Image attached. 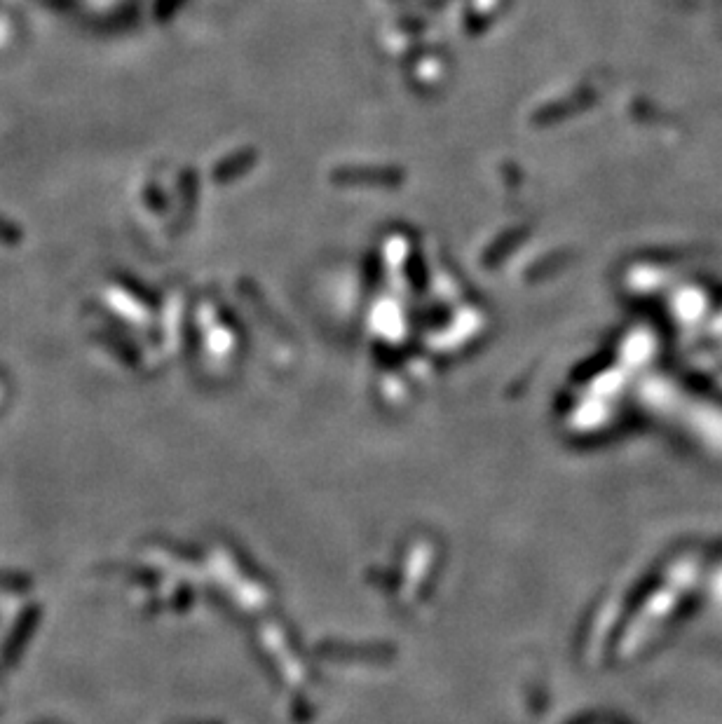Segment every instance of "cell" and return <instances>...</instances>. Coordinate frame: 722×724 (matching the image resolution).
<instances>
[]
</instances>
